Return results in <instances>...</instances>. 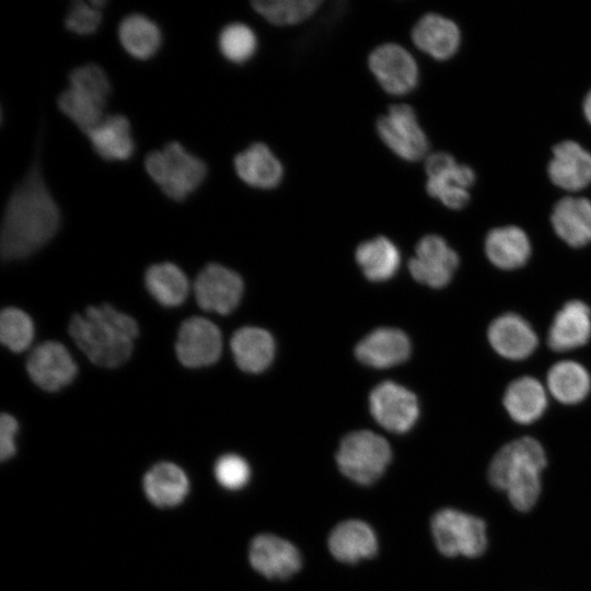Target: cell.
Masks as SVG:
<instances>
[{
  "label": "cell",
  "mask_w": 591,
  "mask_h": 591,
  "mask_svg": "<svg viewBox=\"0 0 591 591\" xmlns=\"http://www.w3.org/2000/svg\"><path fill=\"white\" fill-rule=\"evenodd\" d=\"M60 225V210L34 160L4 208L0 252L5 260L25 258L50 241Z\"/></svg>",
  "instance_id": "cell-1"
},
{
  "label": "cell",
  "mask_w": 591,
  "mask_h": 591,
  "mask_svg": "<svg viewBox=\"0 0 591 591\" xmlns=\"http://www.w3.org/2000/svg\"><path fill=\"white\" fill-rule=\"evenodd\" d=\"M457 265L459 256L448 242L440 235L428 234L417 243L408 268L418 282L441 288L452 279Z\"/></svg>",
  "instance_id": "cell-10"
},
{
  "label": "cell",
  "mask_w": 591,
  "mask_h": 591,
  "mask_svg": "<svg viewBox=\"0 0 591 591\" xmlns=\"http://www.w3.org/2000/svg\"><path fill=\"white\" fill-rule=\"evenodd\" d=\"M367 62L379 86L391 96H406L419 84L417 59L399 43L384 42L376 45L369 53Z\"/></svg>",
  "instance_id": "cell-8"
},
{
  "label": "cell",
  "mask_w": 591,
  "mask_h": 591,
  "mask_svg": "<svg viewBox=\"0 0 591 591\" xmlns=\"http://www.w3.org/2000/svg\"><path fill=\"white\" fill-rule=\"evenodd\" d=\"M34 338L31 317L20 309L5 308L0 315V340L14 352L28 348Z\"/></svg>",
  "instance_id": "cell-36"
},
{
  "label": "cell",
  "mask_w": 591,
  "mask_h": 591,
  "mask_svg": "<svg viewBox=\"0 0 591 591\" xmlns=\"http://www.w3.org/2000/svg\"><path fill=\"white\" fill-rule=\"evenodd\" d=\"M19 425L16 419L3 413L0 418V459L2 461L10 459L15 453V434Z\"/></svg>",
  "instance_id": "cell-40"
},
{
  "label": "cell",
  "mask_w": 591,
  "mask_h": 591,
  "mask_svg": "<svg viewBox=\"0 0 591 591\" xmlns=\"http://www.w3.org/2000/svg\"><path fill=\"white\" fill-rule=\"evenodd\" d=\"M243 281L233 270L209 264L198 274L194 291L198 305L205 311L231 313L240 303Z\"/></svg>",
  "instance_id": "cell-12"
},
{
  "label": "cell",
  "mask_w": 591,
  "mask_h": 591,
  "mask_svg": "<svg viewBox=\"0 0 591 591\" xmlns=\"http://www.w3.org/2000/svg\"><path fill=\"white\" fill-rule=\"evenodd\" d=\"M118 36L124 48L138 59L150 58L161 44L158 25L140 13L129 14L121 20Z\"/></svg>",
  "instance_id": "cell-32"
},
{
  "label": "cell",
  "mask_w": 591,
  "mask_h": 591,
  "mask_svg": "<svg viewBox=\"0 0 591 591\" xmlns=\"http://www.w3.org/2000/svg\"><path fill=\"white\" fill-rule=\"evenodd\" d=\"M328 547L336 559L352 564L372 557L378 551V540L369 524L348 520L332 531Z\"/></svg>",
  "instance_id": "cell-23"
},
{
  "label": "cell",
  "mask_w": 591,
  "mask_h": 591,
  "mask_svg": "<svg viewBox=\"0 0 591 591\" xmlns=\"http://www.w3.org/2000/svg\"><path fill=\"white\" fill-rule=\"evenodd\" d=\"M250 563L268 579H286L301 566L299 551L288 541L273 534L256 536L250 546Z\"/></svg>",
  "instance_id": "cell-17"
},
{
  "label": "cell",
  "mask_w": 591,
  "mask_h": 591,
  "mask_svg": "<svg viewBox=\"0 0 591 591\" xmlns=\"http://www.w3.org/2000/svg\"><path fill=\"white\" fill-rule=\"evenodd\" d=\"M175 348L179 362L185 367L200 368L212 364L222 350L221 332L205 317H189L178 329Z\"/></svg>",
  "instance_id": "cell-13"
},
{
  "label": "cell",
  "mask_w": 591,
  "mask_h": 591,
  "mask_svg": "<svg viewBox=\"0 0 591 591\" xmlns=\"http://www.w3.org/2000/svg\"><path fill=\"white\" fill-rule=\"evenodd\" d=\"M355 256L364 276L372 281L392 278L401 264L397 246L383 235L360 243Z\"/></svg>",
  "instance_id": "cell-29"
},
{
  "label": "cell",
  "mask_w": 591,
  "mask_h": 591,
  "mask_svg": "<svg viewBox=\"0 0 591 591\" xmlns=\"http://www.w3.org/2000/svg\"><path fill=\"white\" fill-rule=\"evenodd\" d=\"M485 252L490 263L498 268L515 269L528 262L531 255V243L521 228L500 227L487 234Z\"/></svg>",
  "instance_id": "cell-25"
},
{
  "label": "cell",
  "mask_w": 591,
  "mask_h": 591,
  "mask_svg": "<svg viewBox=\"0 0 591 591\" xmlns=\"http://www.w3.org/2000/svg\"><path fill=\"white\" fill-rule=\"evenodd\" d=\"M219 49L233 63H245L257 51L258 39L255 31L242 22L225 25L219 34Z\"/></svg>",
  "instance_id": "cell-35"
},
{
  "label": "cell",
  "mask_w": 591,
  "mask_h": 591,
  "mask_svg": "<svg viewBox=\"0 0 591 591\" xmlns=\"http://www.w3.org/2000/svg\"><path fill=\"white\" fill-rule=\"evenodd\" d=\"M102 21L100 8L91 1H73L65 19V26L73 33L88 35L94 33Z\"/></svg>",
  "instance_id": "cell-39"
},
{
  "label": "cell",
  "mask_w": 591,
  "mask_h": 591,
  "mask_svg": "<svg viewBox=\"0 0 591 591\" xmlns=\"http://www.w3.org/2000/svg\"><path fill=\"white\" fill-rule=\"evenodd\" d=\"M250 466L237 454H224L215 465V475L218 483L227 489H240L248 482Z\"/></svg>",
  "instance_id": "cell-38"
},
{
  "label": "cell",
  "mask_w": 591,
  "mask_h": 591,
  "mask_svg": "<svg viewBox=\"0 0 591 591\" xmlns=\"http://www.w3.org/2000/svg\"><path fill=\"white\" fill-rule=\"evenodd\" d=\"M375 131L381 142L398 159L415 163L430 153L428 136L415 108L407 103H395L380 115Z\"/></svg>",
  "instance_id": "cell-5"
},
{
  "label": "cell",
  "mask_w": 591,
  "mask_h": 591,
  "mask_svg": "<svg viewBox=\"0 0 591 591\" xmlns=\"http://www.w3.org/2000/svg\"><path fill=\"white\" fill-rule=\"evenodd\" d=\"M556 234L568 245L581 247L591 243V201L583 197H565L554 207L551 218Z\"/></svg>",
  "instance_id": "cell-22"
},
{
  "label": "cell",
  "mask_w": 591,
  "mask_h": 591,
  "mask_svg": "<svg viewBox=\"0 0 591 591\" xmlns=\"http://www.w3.org/2000/svg\"><path fill=\"white\" fill-rule=\"evenodd\" d=\"M503 405L514 421L523 425L534 422L547 406L545 389L535 378L521 376L508 385Z\"/></svg>",
  "instance_id": "cell-27"
},
{
  "label": "cell",
  "mask_w": 591,
  "mask_h": 591,
  "mask_svg": "<svg viewBox=\"0 0 591 591\" xmlns=\"http://www.w3.org/2000/svg\"><path fill=\"white\" fill-rule=\"evenodd\" d=\"M370 410L383 428L397 433L408 431L419 415L415 394L390 381L373 389L370 394Z\"/></svg>",
  "instance_id": "cell-11"
},
{
  "label": "cell",
  "mask_w": 591,
  "mask_h": 591,
  "mask_svg": "<svg viewBox=\"0 0 591 591\" xmlns=\"http://www.w3.org/2000/svg\"><path fill=\"white\" fill-rule=\"evenodd\" d=\"M591 336V312L579 301L567 302L555 315L547 335L555 351H568L583 346Z\"/></svg>",
  "instance_id": "cell-21"
},
{
  "label": "cell",
  "mask_w": 591,
  "mask_h": 591,
  "mask_svg": "<svg viewBox=\"0 0 591 591\" xmlns=\"http://www.w3.org/2000/svg\"><path fill=\"white\" fill-rule=\"evenodd\" d=\"M139 334L137 322L126 313L103 303L88 306L69 322V335L96 366L116 368L127 361Z\"/></svg>",
  "instance_id": "cell-2"
},
{
  "label": "cell",
  "mask_w": 591,
  "mask_h": 591,
  "mask_svg": "<svg viewBox=\"0 0 591 591\" xmlns=\"http://www.w3.org/2000/svg\"><path fill=\"white\" fill-rule=\"evenodd\" d=\"M84 134L104 160H127L134 152L130 123L124 115H107Z\"/></svg>",
  "instance_id": "cell-24"
},
{
  "label": "cell",
  "mask_w": 591,
  "mask_h": 591,
  "mask_svg": "<svg viewBox=\"0 0 591 591\" xmlns=\"http://www.w3.org/2000/svg\"><path fill=\"white\" fill-rule=\"evenodd\" d=\"M547 387L560 403L577 404L589 394L591 379L580 363L564 360L551 367L547 373Z\"/></svg>",
  "instance_id": "cell-31"
},
{
  "label": "cell",
  "mask_w": 591,
  "mask_h": 591,
  "mask_svg": "<svg viewBox=\"0 0 591 591\" xmlns=\"http://www.w3.org/2000/svg\"><path fill=\"white\" fill-rule=\"evenodd\" d=\"M431 532L438 549L445 556L476 557L487 546L484 521L455 509L438 511L431 520Z\"/></svg>",
  "instance_id": "cell-9"
},
{
  "label": "cell",
  "mask_w": 591,
  "mask_h": 591,
  "mask_svg": "<svg viewBox=\"0 0 591 591\" xmlns=\"http://www.w3.org/2000/svg\"><path fill=\"white\" fill-rule=\"evenodd\" d=\"M414 46L434 60H448L461 45V31L457 24L436 12L421 15L410 30Z\"/></svg>",
  "instance_id": "cell-15"
},
{
  "label": "cell",
  "mask_w": 591,
  "mask_h": 591,
  "mask_svg": "<svg viewBox=\"0 0 591 591\" xmlns=\"http://www.w3.org/2000/svg\"><path fill=\"white\" fill-rule=\"evenodd\" d=\"M551 181L558 187L577 192L591 183V153L573 140H565L553 149L548 163Z\"/></svg>",
  "instance_id": "cell-19"
},
{
  "label": "cell",
  "mask_w": 591,
  "mask_h": 591,
  "mask_svg": "<svg viewBox=\"0 0 591 591\" xmlns=\"http://www.w3.org/2000/svg\"><path fill=\"white\" fill-rule=\"evenodd\" d=\"M149 176L173 200H183L205 179L207 165L179 142L171 141L151 151L144 160Z\"/></svg>",
  "instance_id": "cell-4"
},
{
  "label": "cell",
  "mask_w": 591,
  "mask_h": 591,
  "mask_svg": "<svg viewBox=\"0 0 591 591\" xmlns=\"http://www.w3.org/2000/svg\"><path fill=\"white\" fill-rule=\"evenodd\" d=\"M58 107L82 132L97 125L104 117L105 105L70 86L58 96Z\"/></svg>",
  "instance_id": "cell-34"
},
{
  "label": "cell",
  "mask_w": 591,
  "mask_h": 591,
  "mask_svg": "<svg viewBox=\"0 0 591 591\" xmlns=\"http://www.w3.org/2000/svg\"><path fill=\"white\" fill-rule=\"evenodd\" d=\"M427 194L452 210L464 208L470 201V188L475 182L473 169L459 163L444 151L430 152L424 160Z\"/></svg>",
  "instance_id": "cell-7"
},
{
  "label": "cell",
  "mask_w": 591,
  "mask_h": 591,
  "mask_svg": "<svg viewBox=\"0 0 591 591\" xmlns=\"http://www.w3.org/2000/svg\"><path fill=\"white\" fill-rule=\"evenodd\" d=\"M487 336L493 349L510 360L528 358L538 343L530 323L515 313H506L495 318L488 327Z\"/></svg>",
  "instance_id": "cell-18"
},
{
  "label": "cell",
  "mask_w": 591,
  "mask_h": 591,
  "mask_svg": "<svg viewBox=\"0 0 591 591\" xmlns=\"http://www.w3.org/2000/svg\"><path fill=\"white\" fill-rule=\"evenodd\" d=\"M253 10L275 26H294L308 21L323 5L322 0H255Z\"/></svg>",
  "instance_id": "cell-33"
},
{
  "label": "cell",
  "mask_w": 591,
  "mask_h": 591,
  "mask_svg": "<svg viewBox=\"0 0 591 591\" xmlns=\"http://www.w3.org/2000/svg\"><path fill=\"white\" fill-rule=\"evenodd\" d=\"M582 108H583V114L587 120L591 125V90L588 92V94L584 97Z\"/></svg>",
  "instance_id": "cell-41"
},
{
  "label": "cell",
  "mask_w": 591,
  "mask_h": 591,
  "mask_svg": "<svg viewBox=\"0 0 591 591\" xmlns=\"http://www.w3.org/2000/svg\"><path fill=\"white\" fill-rule=\"evenodd\" d=\"M231 350L240 369L258 373L271 363L275 341L271 335L259 327H242L231 338Z\"/></svg>",
  "instance_id": "cell-26"
},
{
  "label": "cell",
  "mask_w": 591,
  "mask_h": 591,
  "mask_svg": "<svg viewBox=\"0 0 591 591\" xmlns=\"http://www.w3.org/2000/svg\"><path fill=\"white\" fill-rule=\"evenodd\" d=\"M356 356L366 366L385 369L405 361L410 354L407 335L396 328L382 327L367 335L356 347Z\"/></svg>",
  "instance_id": "cell-20"
},
{
  "label": "cell",
  "mask_w": 591,
  "mask_h": 591,
  "mask_svg": "<svg viewBox=\"0 0 591 591\" xmlns=\"http://www.w3.org/2000/svg\"><path fill=\"white\" fill-rule=\"evenodd\" d=\"M387 441L368 430L347 434L340 442L336 462L340 472L362 485L379 479L391 461Z\"/></svg>",
  "instance_id": "cell-6"
},
{
  "label": "cell",
  "mask_w": 591,
  "mask_h": 591,
  "mask_svg": "<svg viewBox=\"0 0 591 591\" xmlns=\"http://www.w3.org/2000/svg\"><path fill=\"white\" fill-rule=\"evenodd\" d=\"M546 456L541 443L522 437L503 445L493 457L488 468L490 484L506 491L512 506L530 510L541 493V473Z\"/></svg>",
  "instance_id": "cell-3"
},
{
  "label": "cell",
  "mask_w": 591,
  "mask_h": 591,
  "mask_svg": "<svg viewBox=\"0 0 591 591\" xmlns=\"http://www.w3.org/2000/svg\"><path fill=\"white\" fill-rule=\"evenodd\" d=\"M144 283L149 293L164 306L182 304L189 291L184 271L169 262L150 266L144 275Z\"/></svg>",
  "instance_id": "cell-30"
},
{
  "label": "cell",
  "mask_w": 591,
  "mask_h": 591,
  "mask_svg": "<svg viewBox=\"0 0 591 591\" xmlns=\"http://www.w3.org/2000/svg\"><path fill=\"white\" fill-rule=\"evenodd\" d=\"M239 178L246 185L271 190L283 181L285 166L275 151L265 142H253L233 159Z\"/></svg>",
  "instance_id": "cell-16"
},
{
  "label": "cell",
  "mask_w": 591,
  "mask_h": 591,
  "mask_svg": "<svg viewBox=\"0 0 591 591\" xmlns=\"http://www.w3.org/2000/svg\"><path fill=\"white\" fill-rule=\"evenodd\" d=\"M69 86L104 105L111 92V83L105 71L94 62L74 68L69 74Z\"/></svg>",
  "instance_id": "cell-37"
},
{
  "label": "cell",
  "mask_w": 591,
  "mask_h": 591,
  "mask_svg": "<svg viewBox=\"0 0 591 591\" xmlns=\"http://www.w3.org/2000/svg\"><path fill=\"white\" fill-rule=\"evenodd\" d=\"M26 370L33 382L49 392L69 385L77 375V364L60 343L48 340L30 354Z\"/></svg>",
  "instance_id": "cell-14"
},
{
  "label": "cell",
  "mask_w": 591,
  "mask_h": 591,
  "mask_svg": "<svg viewBox=\"0 0 591 591\" xmlns=\"http://www.w3.org/2000/svg\"><path fill=\"white\" fill-rule=\"evenodd\" d=\"M188 478L176 464L162 462L154 465L143 478V489L151 502L159 507H173L188 493Z\"/></svg>",
  "instance_id": "cell-28"
}]
</instances>
